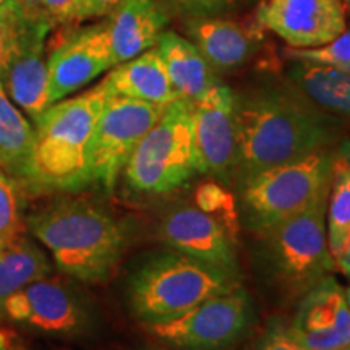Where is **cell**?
Wrapping results in <instances>:
<instances>
[{
    "label": "cell",
    "instance_id": "6da1fadb",
    "mask_svg": "<svg viewBox=\"0 0 350 350\" xmlns=\"http://www.w3.org/2000/svg\"><path fill=\"white\" fill-rule=\"evenodd\" d=\"M234 94L239 183L342 139V120L318 109L287 80H261Z\"/></svg>",
    "mask_w": 350,
    "mask_h": 350
},
{
    "label": "cell",
    "instance_id": "7a4b0ae2",
    "mask_svg": "<svg viewBox=\"0 0 350 350\" xmlns=\"http://www.w3.org/2000/svg\"><path fill=\"white\" fill-rule=\"evenodd\" d=\"M28 224L57 268L88 284L112 278L129 239L120 221L85 200L55 201L29 216Z\"/></svg>",
    "mask_w": 350,
    "mask_h": 350
},
{
    "label": "cell",
    "instance_id": "3957f363",
    "mask_svg": "<svg viewBox=\"0 0 350 350\" xmlns=\"http://www.w3.org/2000/svg\"><path fill=\"white\" fill-rule=\"evenodd\" d=\"M109 94L100 81L93 90L59 100L41 113L34 129L29 190L78 191L90 185L88 151Z\"/></svg>",
    "mask_w": 350,
    "mask_h": 350
},
{
    "label": "cell",
    "instance_id": "277c9868",
    "mask_svg": "<svg viewBox=\"0 0 350 350\" xmlns=\"http://www.w3.org/2000/svg\"><path fill=\"white\" fill-rule=\"evenodd\" d=\"M242 286L240 274L170 250L146 258L129 281V304L144 325L183 314Z\"/></svg>",
    "mask_w": 350,
    "mask_h": 350
},
{
    "label": "cell",
    "instance_id": "5b68a950",
    "mask_svg": "<svg viewBox=\"0 0 350 350\" xmlns=\"http://www.w3.org/2000/svg\"><path fill=\"white\" fill-rule=\"evenodd\" d=\"M336 150L262 170L240 183L243 224L265 234L329 193Z\"/></svg>",
    "mask_w": 350,
    "mask_h": 350
},
{
    "label": "cell",
    "instance_id": "8992f818",
    "mask_svg": "<svg viewBox=\"0 0 350 350\" xmlns=\"http://www.w3.org/2000/svg\"><path fill=\"white\" fill-rule=\"evenodd\" d=\"M198 172L191 124V100L164 107L124 167L126 185L137 193L163 195L177 190Z\"/></svg>",
    "mask_w": 350,
    "mask_h": 350
},
{
    "label": "cell",
    "instance_id": "52a82bcc",
    "mask_svg": "<svg viewBox=\"0 0 350 350\" xmlns=\"http://www.w3.org/2000/svg\"><path fill=\"white\" fill-rule=\"evenodd\" d=\"M327 195L261 234L266 266L288 295H304L338 271L327 243Z\"/></svg>",
    "mask_w": 350,
    "mask_h": 350
},
{
    "label": "cell",
    "instance_id": "ba28073f",
    "mask_svg": "<svg viewBox=\"0 0 350 350\" xmlns=\"http://www.w3.org/2000/svg\"><path fill=\"white\" fill-rule=\"evenodd\" d=\"M252 321V299L240 286L201 301L180 317L150 323L146 329L178 350H227L247 336Z\"/></svg>",
    "mask_w": 350,
    "mask_h": 350
},
{
    "label": "cell",
    "instance_id": "9c48e42d",
    "mask_svg": "<svg viewBox=\"0 0 350 350\" xmlns=\"http://www.w3.org/2000/svg\"><path fill=\"white\" fill-rule=\"evenodd\" d=\"M164 107L109 94L88 151L90 183H98L111 193L131 152L156 124Z\"/></svg>",
    "mask_w": 350,
    "mask_h": 350
},
{
    "label": "cell",
    "instance_id": "30bf717a",
    "mask_svg": "<svg viewBox=\"0 0 350 350\" xmlns=\"http://www.w3.org/2000/svg\"><path fill=\"white\" fill-rule=\"evenodd\" d=\"M191 124L198 172L229 185L237 178L239 138L234 90L219 81L191 103Z\"/></svg>",
    "mask_w": 350,
    "mask_h": 350
},
{
    "label": "cell",
    "instance_id": "8fae6325",
    "mask_svg": "<svg viewBox=\"0 0 350 350\" xmlns=\"http://www.w3.org/2000/svg\"><path fill=\"white\" fill-rule=\"evenodd\" d=\"M255 21L287 47L310 49L332 41L347 28L342 0H260Z\"/></svg>",
    "mask_w": 350,
    "mask_h": 350
},
{
    "label": "cell",
    "instance_id": "7c38bea8",
    "mask_svg": "<svg viewBox=\"0 0 350 350\" xmlns=\"http://www.w3.org/2000/svg\"><path fill=\"white\" fill-rule=\"evenodd\" d=\"M20 5V3H18ZM52 29L49 21L29 15L20 7L15 36L7 59L3 88L18 106L36 122L49 107L47 104V33Z\"/></svg>",
    "mask_w": 350,
    "mask_h": 350
},
{
    "label": "cell",
    "instance_id": "4fadbf2b",
    "mask_svg": "<svg viewBox=\"0 0 350 350\" xmlns=\"http://www.w3.org/2000/svg\"><path fill=\"white\" fill-rule=\"evenodd\" d=\"M112 67L104 21L68 34L47 59V104L65 99Z\"/></svg>",
    "mask_w": 350,
    "mask_h": 350
},
{
    "label": "cell",
    "instance_id": "5bb4252c",
    "mask_svg": "<svg viewBox=\"0 0 350 350\" xmlns=\"http://www.w3.org/2000/svg\"><path fill=\"white\" fill-rule=\"evenodd\" d=\"M291 329L308 350L350 347V306L334 275H327L301 295Z\"/></svg>",
    "mask_w": 350,
    "mask_h": 350
},
{
    "label": "cell",
    "instance_id": "9a60e30c",
    "mask_svg": "<svg viewBox=\"0 0 350 350\" xmlns=\"http://www.w3.org/2000/svg\"><path fill=\"white\" fill-rule=\"evenodd\" d=\"M183 36L198 49L217 75L234 73L255 59L265 42L256 21L243 23L229 16H204L180 21Z\"/></svg>",
    "mask_w": 350,
    "mask_h": 350
},
{
    "label": "cell",
    "instance_id": "2e32d148",
    "mask_svg": "<svg viewBox=\"0 0 350 350\" xmlns=\"http://www.w3.org/2000/svg\"><path fill=\"white\" fill-rule=\"evenodd\" d=\"M159 239L170 250L239 274L235 242L216 219L196 206H180L163 219Z\"/></svg>",
    "mask_w": 350,
    "mask_h": 350
},
{
    "label": "cell",
    "instance_id": "e0dca14e",
    "mask_svg": "<svg viewBox=\"0 0 350 350\" xmlns=\"http://www.w3.org/2000/svg\"><path fill=\"white\" fill-rule=\"evenodd\" d=\"M3 312L13 321L52 334H77L86 326V312L77 295L57 279H39L8 297Z\"/></svg>",
    "mask_w": 350,
    "mask_h": 350
},
{
    "label": "cell",
    "instance_id": "ac0fdd59",
    "mask_svg": "<svg viewBox=\"0 0 350 350\" xmlns=\"http://www.w3.org/2000/svg\"><path fill=\"white\" fill-rule=\"evenodd\" d=\"M170 21L154 0H124L104 21L113 67L156 47Z\"/></svg>",
    "mask_w": 350,
    "mask_h": 350
},
{
    "label": "cell",
    "instance_id": "d6986e66",
    "mask_svg": "<svg viewBox=\"0 0 350 350\" xmlns=\"http://www.w3.org/2000/svg\"><path fill=\"white\" fill-rule=\"evenodd\" d=\"M103 81L111 94L125 96L156 106H169L174 100L180 99L170 83L167 70L156 47L112 67L111 73Z\"/></svg>",
    "mask_w": 350,
    "mask_h": 350
},
{
    "label": "cell",
    "instance_id": "ffe728a7",
    "mask_svg": "<svg viewBox=\"0 0 350 350\" xmlns=\"http://www.w3.org/2000/svg\"><path fill=\"white\" fill-rule=\"evenodd\" d=\"M156 49L178 98L193 103L221 81L198 49L180 33L164 29L157 39Z\"/></svg>",
    "mask_w": 350,
    "mask_h": 350
},
{
    "label": "cell",
    "instance_id": "44dd1931",
    "mask_svg": "<svg viewBox=\"0 0 350 350\" xmlns=\"http://www.w3.org/2000/svg\"><path fill=\"white\" fill-rule=\"evenodd\" d=\"M286 80L323 112L350 120V73L305 60H288Z\"/></svg>",
    "mask_w": 350,
    "mask_h": 350
},
{
    "label": "cell",
    "instance_id": "7402d4cb",
    "mask_svg": "<svg viewBox=\"0 0 350 350\" xmlns=\"http://www.w3.org/2000/svg\"><path fill=\"white\" fill-rule=\"evenodd\" d=\"M33 152L34 129L10 103L0 81V167L28 190L31 187Z\"/></svg>",
    "mask_w": 350,
    "mask_h": 350
},
{
    "label": "cell",
    "instance_id": "603a6c76",
    "mask_svg": "<svg viewBox=\"0 0 350 350\" xmlns=\"http://www.w3.org/2000/svg\"><path fill=\"white\" fill-rule=\"evenodd\" d=\"M49 273L46 255L25 235L0 248V312H3L8 297L28 284L47 278Z\"/></svg>",
    "mask_w": 350,
    "mask_h": 350
},
{
    "label": "cell",
    "instance_id": "cb8c5ba5",
    "mask_svg": "<svg viewBox=\"0 0 350 350\" xmlns=\"http://www.w3.org/2000/svg\"><path fill=\"white\" fill-rule=\"evenodd\" d=\"M326 230L331 255L338 261L350 239V169L338 156L327 195Z\"/></svg>",
    "mask_w": 350,
    "mask_h": 350
},
{
    "label": "cell",
    "instance_id": "d4e9b609",
    "mask_svg": "<svg viewBox=\"0 0 350 350\" xmlns=\"http://www.w3.org/2000/svg\"><path fill=\"white\" fill-rule=\"evenodd\" d=\"M23 185L0 167V248L23 237L26 226L21 216Z\"/></svg>",
    "mask_w": 350,
    "mask_h": 350
},
{
    "label": "cell",
    "instance_id": "484cf974",
    "mask_svg": "<svg viewBox=\"0 0 350 350\" xmlns=\"http://www.w3.org/2000/svg\"><path fill=\"white\" fill-rule=\"evenodd\" d=\"M196 208L216 219L234 239L239 227L237 201L221 182H208L196 190Z\"/></svg>",
    "mask_w": 350,
    "mask_h": 350
},
{
    "label": "cell",
    "instance_id": "4316f807",
    "mask_svg": "<svg viewBox=\"0 0 350 350\" xmlns=\"http://www.w3.org/2000/svg\"><path fill=\"white\" fill-rule=\"evenodd\" d=\"M281 55L286 60H305L318 65L340 70L350 73V26L344 29L338 38L310 49H294V47H284Z\"/></svg>",
    "mask_w": 350,
    "mask_h": 350
},
{
    "label": "cell",
    "instance_id": "83f0119b",
    "mask_svg": "<svg viewBox=\"0 0 350 350\" xmlns=\"http://www.w3.org/2000/svg\"><path fill=\"white\" fill-rule=\"evenodd\" d=\"M170 20H191L204 16H230L242 5V0H154Z\"/></svg>",
    "mask_w": 350,
    "mask_h": 350
},
{
    "label": "cell",
    "instance_id": "f1b7e54d",
    "mask_svg": "<svg viewBox=\"0 0 350 350\" xmlns=\"http://www.w3.org/2000/svg\"><path fill=\"white\" fill-rule=\"evenodd\" d=\"M23 12L41 16L52 28L59 25H72L73 13L80 0H16Z\"/></svg>",
    "mask_w": 350,
    "mask_h": 350
},
{
    "label": "cell",
    "instance_id": "f546056e",
    "mask_svg": "<svg viewBox=\"0 0 350 350\" xmlns=\"http://www.w3.org/2000/svg\"><path fill=\"white\" fill-rule=\"evenodd\" d=\"M250 350H308L297 339L291 325L273 321L258 336Z\"/></svg>",
    "mask_w": 350,
    "mask_h": 350
},
{
    "label": "cell",
    "instance_id": "4dcf8cb0",
    "mask_svg": "<svg viewBox=\"0 0 350 350\" xmlns=\"http://www.w3.org/2000/svg\"><path fill=\"white\" fill-rule=\"evenodd\" d=\"M18 15L20 5L16 0H5L0 5V81H3V75H5L7 59L10 54L13 36H15Z\"/></svg>",
    "mask_w": 350,
    "mask_h": 350
},
{
    "label": "cell",
    "instance_id": "1f68e13d",
    "mask_svg": "<svg viewBox=\"0 0 350 350\" xmlns=\"http://www.w3.org/2000/svg\"><path fill=\"white\" fill-rule=\"evenodd\" d=\"M124 0H80L77 10L73 13L72 23H81V21L103 18L112 13Z\"/></svg>",
    "mask_w": 350,
    "mask_h": 350
},
{
    "label": "cell",
    "instance_id": "d6a6232c",
    "mask_svg": "<svg viewBox=\"0 0 350 350\" xmlns=\"http://www.w3.org/2000/svg\"><path fill=\"white\" fill-rule=\"evenodd\" d=\"M336 266H338V271H340V273H342L345 278L350 281V239H349L347 247H345L344 253L340 255L339 260L336 261Z\"/></svg>",
    "mask_w": 350,
    "mask_h": 350
},
{
    "label": "cell",
    "instance_id": "836d02e7",
    "mask_svg": "<svg viewBox=\"0 0 350 350\" xmlns=\"http://www.w3.org/2000/svg\"><path fill=\"white\" fill-rule=\"evenodd\" d=\"M336 156H338L339 159L350 169V137H345L340 139L338 144V150H336Z\"/></svg>",
    "mask_w": 350,
    "mask_h": 350
},
{
    "label": "cell",
    "instance_id": "e575fe53",
    "mask_svg": "<svg viewBox=\"0 0 350 350\" xmlns=\"http://www.w3.org/2000/svg\"><path fill=\"white\" fill-rule=\"evenodd\" d=\"M10 345H13L12 344V334H10V332L0 331V350L10 347Z\"/></svg>",
    "mask_w": 350,
    "mask_h": 350
},
{
    "label": "cell",
    "instance_id": "d590c367",
    "mask_svg": "<svg viewBox=\"0 0 350 350\" xmlns=\"http://www.w3.org/2000/svg\"><path fill=\"white\" fill-rule=\"evenodd\" d=\"M344 291H345V299H347V304L350 306V286L347 288H344Z\"/></svg>",
    "mask_w": 350,
    "mask_h": 350
},
{
    "label": "cell",
    "instance_id": "8d00e7d4",
    "mask_svg": "<svg viewBox=\"0 0 350 350\" xmlns=\"http://www.w3.org/2000/svg\"><path fill=\"white\" fill-rule=\"evenodd\" d=\"M344 2V7H345V12L350 13V0H342Z\"/></svg>",
    "mask_w": 350,
    "mask_h": 350
},
{
    "label": "cell",
    "instance_id": "74e56055",
    "mask_svg": "<svg viewBox=\"0 0 350 350\" xmlns=\"http://www.w3.org/2000/svg\"><path fill=\"white\" fill-rule=\"evenodd\" d=\"M243 3H248V5H255V3L260 2V0H242Z\"/></svg>",
    "mask_w": 350,
    "mask_h": 350
},
{
    "label": "cell",
    "instance_id": "f35d334b",
    "mask_svg": "<svg viewBox=\"0 0 350 350\" xmlns=\"http://www.w3.org/2000/svg\"><path fill=\"white\" fill-rule=\"evenodd\" d=\"M2 350H23V349H21V347H13V345H10V347L2 349Z\"/></svg>",
    "mask_w": 350,
    "mask_h": 350
},
{
    "label": "cell",
    "instance_id": "ab89813d",
    "mask_svg": "<svg viewBox=\"0 0 350 350\" xmlns=\"http://www.w3.org/2000/svg\"><path fill=\"white\" fill-rule=\"evenodd\" d=\"M3 2H5V0H0V5H2V3H3Z\"/></svg>",
    "mask_w": 350,
    "mask_h": 350
},
{
    "label": "cell",
    "instance_id": "60d3db41",
    "mask_svg": "<svg viewBox=\"0 0 350 350\" xmlns=\"http://www.w3.org/2000/svg\"><path fill=\"white\" fill-rule=\"evenodd\" d=\"M154 350H163V349H154Z\"/></svg>",
    "mask_w": 350,
    "mask_h": 350
},
{
    "label": "cell",
    "instance_id": "b9f144b4",
    "mask_svg": "<svg viewBox=\"0 0 350 350\" xmlns=\"http://www.w3.org/2000/svg\"><path fill=\"white\" fill-rule=\"evenodd\" d=\"M347 350H350V347H349V349H347Z\"/></svg>",
    "mask_w": 350,
    "mask_h": 350
}]
</instances>
